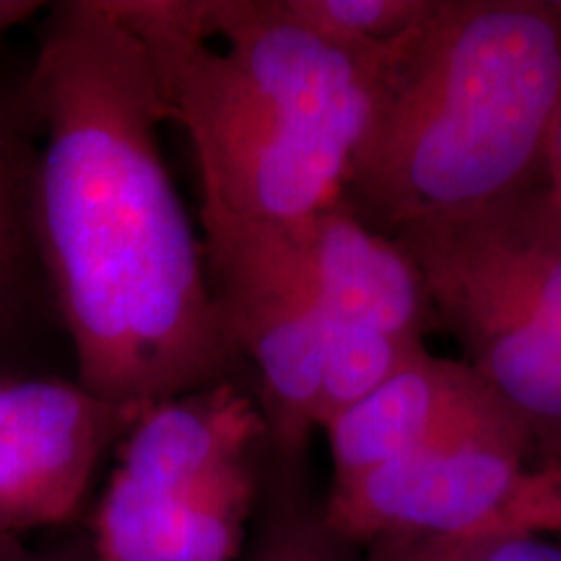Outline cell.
Segmentation results:
<instances>
[{"label":"cell","instance_id":"1","mask_svg":"<svg viewBox=\"0 0 561 561\" xmlns=\"http://www.w3.org/2000/svg\"><path fill=\"white\" fill-rule=\"evenodd\" d=\"M26 104L45 130L39 240L79 382L140 413L237 380L242 359L159 146L149 55L112 0L53 5Z\"/></svg>","mask_w":561,"mask_h":561},{"label":"cell","instance_id":"2","mask_svg":"<svg viewBox=\"0 0 561 561\" xmlns=\"http://www.w3.org/2000/svg\"><path fill=\"white\" fill-rule=\"evenodd\" d=\"M193 146L203 227L294 231L343 198L385 53L333 45L280 0H112Z\"/></svg>","mask_w":561,"mask_h":561},{"label":"cell","instance_id":"3","mask_svg":"<svg viewBox=\"0 0 561 561\" xmlns=\"http://www.w3.org/2000/svg\"><path fill=\"white\" fill-rule=\"evenodd\" d=\"M561 0H437L385 53L343 203L385 237L546 187Z\"/></svg>","mask_w":561,"mask_h":561},{"label":"cell","instance_id":"4","mask_svg":"<svg viewBox=\"0 0 561 561\" xmlns=\"http://www.w3.org/2000/svg\"><path fill=\"white\" fill-rule=\"evenodd\" d=\"M271 455L255 392L237 380L140 411L94 512L100 561H240Z\"/></svg>","mask_w":561,"mask_h":561},{"label":"cell","instance_id":"5","mask_svg":"<svg viewBox=\"0 0 561 561\" xmlns=\"http://www.w3.org/2000/svg\"><path fill=\"white\" fill-rule=\"evenodd\" d=\"M214 301L268 424L273 466L301 471L322 385V312L289 231L203 227Z\"/></svg>","mask_w":561,"mask_h":561},{"label":"cell","instance_id":"6","mask_svg":"<svg viewBox=\"0 0 561 561\" xmlns=\"http://www.w3.org/2000/svg\"><path fill=\"white\" fill-rule=\"evenodd\" d=\"M390 240L424 278L434 322L460 341L462 362L525 421L541 462L561 458V335L453 221L411 224Z\"/></svg>","mask_w":561,"mask_h":561},{"label":"cell","instance_id":"7","mask_svg":"<svg viewBox=\"0 0 561 561\" xmlns=\"http://www.w3.org/2000/svg\"><path fill=\"white\" fill-rule=\"evenodd\" d=\"M530 455L536 447L528 426L458 434L333 481L322 520L348 546L500 528Z\"/></svg>","mask_w":561,"mask_h":561},{"label":"cell","instance_id":"8","mask_svg":"<svg viewBox=\"0 0 561 561\" xmlns=\"http://www.w3.org/2000/svg\"><path fill=\"white\" fill-rule=\"evenodd\" d=\"M138 416L79 380H0V538L68 523Z\"/></svg>","mask_w":561,"mask_h":561},{"label":"cell","instance_id":"9","mask_svg":"<svg viewBox=\"0 0 561 561\" xmlns=\"http://www.w3.org/2000/svg\"><path fill=\"white\" fill-rule=\"evenodd\" d=\"M525 426L468 362L419 351L364 401L328 424L333 481L466 432Z\"/></svg>","mask_w":561,"mask_h":561},{"label":"cell","instance_id":"10","mask_svg":"<svg viewBox=\"0 0 561 561\" xmlns=\"http://www.w3.org/2000/svg\"><path fill=\"white\" fill-rule=\"evenodd\" d=\"M289 234L322 320L424 346L434 322L430 297L401 244L356 219L343 201Z\"/></svg>","mask_w":561,"mask_h":561},{"label":"cell","instance_id":"11","mask_svg":"<svg viewBox=\"0 0 561 561\" xmlns=\"http://www.w3.org/2000/svg\"><path fill=\"white\" fill-rule=\"evenodd\" d=\"M19 115L0 104V364L32 343L47 307L58 312L37 224L39 149Z\"/></svg>","mask_w":561,"mask_h":561},{"label":"cell","instance_id":"12","mask_svg":"<svg viewBox=\"0 0 561 561\" xmlns=\"http://www.w3.org/2000/svg\"><path fill=\"white\" fill-rule=\"evenodd\" d=\"M445 221L561 335V210L546 187Z\"/></svg>","mask_w":561,"mask_h":561},{"label":"cell","instance_id":"13","mask_svg":"<svg viewBox=\"0 0 561 561\" xmlns=\"http://www.w3.org/2000/svg\"><path fill=\"white\" fill-rule=\"evenodd\" d=\"M280 5L333 45L380 53L424 24L437 0H280Z\"/></svg>","mask_w":561,"mask_h":561},{"label":"cell","instance_id":"14","mask_svg":"<svg viewBox=\"0 0 561 561\" xmlns=\"http://www.w3.org/2000/svg\"><path fill=\"white\" fill-rule=\"evenodd\" d=\"M273 500L263 504L261 523L240 561H351L348 543L335 538L322 507L301 494V471L273 466Z\"/></svg>","mask_w":561,"mask_h":561},{"label":"cell","instance_id":"15","mask_svg":"<svg viewBox=\"0 0 561 561\" xmlns=\"http://www.w3.org/2000/svg\"><path fill=\"white\" fill-rule=\"evenodd\" d=\"M364 549L367 553L362 561H561V546L510 528L458 536H396Z\"/></svg>","mask_w":561,"mask_h":561},{"label":"cell","instance_id":"16","mask_svg":"<svg viewBox=\"0 0 561 561\" xmlns=\"http://www.w3.org/2000/svg\"><path fill=\"white\" fill-rule=\"evenodd\" d=\"M500 528L561 536V458L528 468L504 504Z\"/></svg>","mask_w":561,"mask_h":561},{"label":"cell","instance_id":"17","mask_svg":"<svg viewBox=\"0 0 561 561\" xmlns=\"http://www.w3.org/2000/svg\"><path fill=\"white\" fill-rule=\"evenodd\" d=\"M0 561H100L91 543H68L58 549H34L24 538H0Z\"/></svg>","mask_w":561,"mask_h":561},{"label":"cell","instance_id":"18","mask_svg":"<svg viewBox=\"0 0 561 561\" xmlns=\"http://www.w3.org/2000/svg\"><path fill=\"white\" fill-rule=\"evenodd\" d=\"M39 9L42 5L32 3V0H0V39H3L13 26L32 19Z\"/></svg>","mask_w":561,"mask_h":561}]
</instances>
